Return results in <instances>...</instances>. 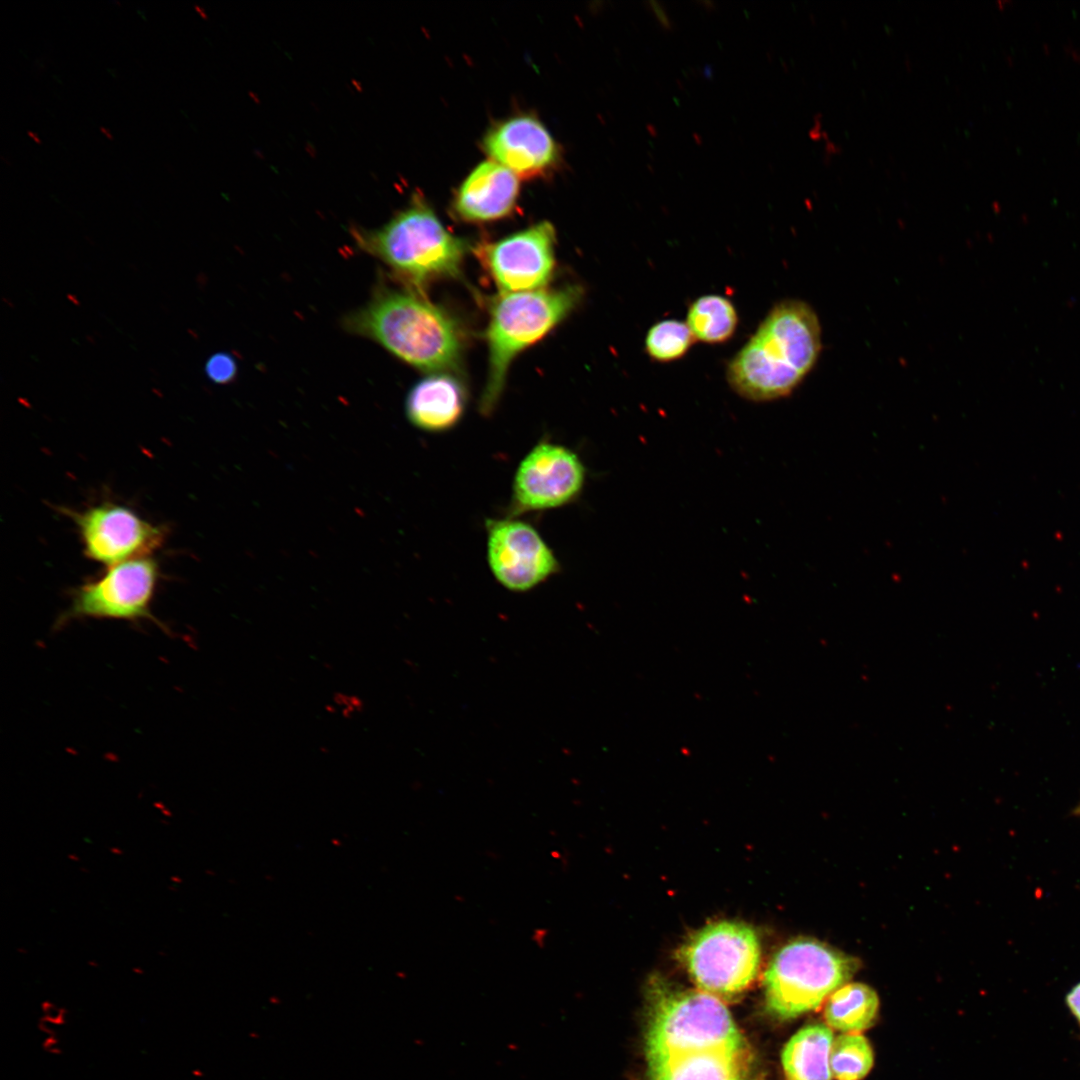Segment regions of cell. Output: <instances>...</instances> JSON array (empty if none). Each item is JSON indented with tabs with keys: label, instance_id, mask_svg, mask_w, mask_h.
Instances as JSON below:
<instances>
[{
	"label": "cell",
	"instance_id": "obj_17",
	"mask_svg": "<svg viewBox=\"0 0 1080 1080\" xmlns=\"http://www.w3.org/2000/svg\"><path fill=\"white\" fill-rule=\"evenodd\" d=\"M879 1008L877 993L863 983H847L826 1000V1023L844 1033H857L873 1025Z\"/></svg>",
	"mask_w": 1080,
	"mask_h": 1080
},
{
	"label": "cell",
	"instance_id": "obj_6",
	"mask_svg": "<svg viewBox=\"0 0 1080 1080\" xmlns=\"http://www.w3.org/2000/svg\"><path fill=\"white\" fill-rule=\"evenodd\" d=\"M858 968L856 958L824 942L794 939L777 951L765 971L766 1007L783 1020L814 1011Z\"/></svg>",
	"mask_w": 1080,
	"mask_h": 1080
},
{
	"label": "cell",
	"instance_id": "obj_28",
	"mask_svg": "<svg viewBox=\"0 0 1080 1080\" xmlns=\"http://www.w3.org/2000/svg\"><path fill=\"white\" fill-rule=\"evenodd\" d=\"M109 851L112 854H115V855H123V853H124L123 850L121 848H119V847H110Z\"/></svg>",
	"mask_w": 1080,
	"mask_h": 1080
},
{
	"label": "cell",
	"instance_id": "obj_30",
	"mask_svg": "<svg viewBox=\"0 0 1080 1080\" xmlns=\"http://www.w3.org/2000/svg\"><path fill=\"white\" fill-rule=\"evenodd\" d=\"M1073 815L1080 817V803L1074 808Z\"/></svg>",
	"mask_w": 1080,
	"mask_h": 1080
},
{
	"label": "cell",
	"instance_id": "obj_35",
	"mask_svg": "<svg viewBox=\"0 0 1080 1080\" xmlns=\"http://www.w3.org/2000/svg\"><path fill=\"white\" fill-rule=\"evenodd\" d=\"M88 964H89V965H94V966H98V964H97L96 962H94V961H89V962H88Z\"/></svg>",
	"mask_w": 1080,
	"mask_h": 1080
},
{
	"label": "cell",
	"instance_id": "obj_8",
	"mask_svg": "<svg viewBox=\"0 0 1080 1080\" xmlns=\"http://www.w3.org/2000/svg\"><path fill=\"white\" fill-rule=\"evenodd\" d=\"M158 563L151 557L125 561L108 568L70 593V604L55 622L63 628L83 619L120 620L139 624L155 623L169 629L152 613V603L159 582Z\"/></svg>",
	"mask_w": 1080,
	"mask_h": 1080
},
{
	"label": "cell",
	"instance_id": "obj_18",
	"mask_svg": "<svg viewBox=\"0 0 1080 1080\" xmlns=\"http://www.w3.org/2000/svg\"><path fill=\"white\" fill-rule=\"evenodd\" d=\"M686 323L696 340L719 344L733 336L738 313L728 298L717 294L703 295L690 304Z\"/></svg>",
	"mask_w": 1080,
	"mask_h": 1080
},
{
	"label": "cell",
	"instance_id": "obj_26",
	"mask_svg": "<svg viewBox=\"0 0 1080 1080\" xmlns=\"http://www.w3.org/2000/svg\"><path fill=\"white\" fill-rule=\"evenodd\" d=\"M100 132H101V133H102V134H103V135H104V136H105V137H106V138H107L108 140H113V139H114V138H113V135H112V134H111V133H110V132H109V131L107 130V128H105V127L101 126V127H100Z\"/></svg>",
	"mask_w": 1080,
	"mask_h": 1080
},
{
	"label": "cell",
	"instance_id": "obj_4",
	"mask_svg": "<svg viewBox=\"0 0 1080 1080\" xmlns=\"http://www.w3.org/2000/svg\"><path fill=\"white\" fill-rule=\"evenodd\" d=\"M353 234L360 248L420 292L432 281L458 276L466 253L465 242L417 195L380 228Z\"/></svg>",
	"mask_w": 1080,
	"mask_h": 1080
},
{
	"label": "cell",
	"instance_id": "obj_33",
	"mask_svg": "<svg viewBox=\"0 0 1080 1080\" xmlns=\"http://www.w3.org/2000/svg\"><path fill=\"white\" fill-rule=\"evenodd\" d=\"M1 159L3 160V162L6 163V165L11 166V163L9 162V159H6L4 156H2Z\"/></svg>",
	"mask_w": 1080,
	"mask_h": 1080
},
{
	"label": "cell",
	"instance_id": "obj_7",
	"mask_svg": "<svg viewBox=\"0 0 1080 1080\" xmlns=\"http://www.w3.org/2000/svg\"><path fill=\"white\" fill-rule=\"evenodd\" d=\"M678 955L698 989L723 1001L737 997L756 979L761 945L750 925L717 921L690 935Z\"/></svg>",
	"mask_w": 1080,
	"mask_h": 1080
},
{
	"label": "cell",
	"instance_id": "obj_2",
	"mask_svg": "<svg viewBox=\"0 0 1080 1080\" xmlns=\"http://www.w3.org/2000/svg\"><path fill=\"white\" fill-rule=\"evenodd\" d=\"M822 349L819 318L799 299L774 305L727 366V381L757 402L791 394L815 366Z\"/></svg>",
	"mask_w": 1080,
	"mask_h": 1080
},
{
	"label": "cell",
	"instance_id": "obj_27",
	"mask_svg": "<svg viewBox=\"0 0 1080 1080\" xmlns=\"http://www.w3.org/2000/svg\"><path fill=\"white\" fill-rule=\"evenodd\" d=\"M170 880H171V882H173V883H174L175 885L183 883V879H182V878H181L180 876H178V875H172V876L170 877Z\"/></svg>",
	"mask_w": 1080,
	"mask_h": 1080
},
{
	"label": "cell",
	"instance_id": "obj_25",
	"mask_svg": "<svg viewBox=\"0 0 1080 1080\" xmlns=\"http://www.w3.org/2000/svg\"><path fill=\"white\" fill-rule=\"evenodd\" d=\"M27 135H28V136H29V138H30V139H32V140H33V141H34L35 143H37V144H41V143H42V141H41L40 137H39V136H38V135H37V134H36V133H35L34 131L28 130V131H27Z\"/></svg>",
	"mask_w": 1080,
	"mask_h": 1080
},
{
	"label": "cell",
	"instance_id": "obj_31",
	"mask_svg": "<svg viewBox=\"0 0 1080 1080\" xmlns=\"http://www.w3.org/2000/svg\"><path fill=\"white\" fill-rule=\"evenodd\" d=\"M16 951L21 953V954H26L28 952V950L26 948H17Z\"/></svg>",
	"mask_w": 1080,
	"mask_h": 1080
},
{
	"label": "cell",
	"instance_id": "obj_12",
	"mask_svg": "<svg viewBox=\"0 0 1080 1080\" xmlns=\"http://www.w3.org/2000/svg\"><path fill=\"white\" fill-rule=\"evenodd\" d=\"M485 528L489 568L508 590H531L559 572L554 552L530 524L508 517L487 519Z\"/></svg>",
	"mask_w": 1080,
	"mask_h": 1080
},
{
	"label": "cell",
	"instance_id": "obj_19",
	"mask_svg": "<svg viewBox=\"0 0 1080 1080\" xmlns=\"http://www.w3.org/2000/svg\"><path fill=\"white\" fill-rule=\"evenodd\" d=\"M829 1062L836 1080H861L873 1066V1050L863 1035L844 1033L833 1040Z\"/></svg>",
	"mask_w": 1080,
	"mask_h": 1080
},
{
	"label": "cell",
	"instance_id": "obj_11",
	"mask_svg": "<svg viewBox=\"0 0 1080 1080\" xmlns=\"http://www.w3.org/2000/svg\"><path fill=\"white\" fill-rule=\"evenodd\" d=\"M554 227L542 221L476 248L481 264L502 293L540 290L555 269Z\"/></svg>",
	"mask_w": 1080,
	"mask_h": 1080
},
{
	"label": "cell",
	"instance_id": "obj_13",
	"mask_svg": "<svg viewBox=\"0 0 1080 1080\" xmlns=\"http://www.w3.org/2000/svg\"><path fill=\"white\" fill-rule=\"evenodd\" d=\"M483 147L492 161L517 177L545 174L559 158L558 146L547 128L528 115L511 117L491 128Z\"/></svg>",
	"mask_w": 1080,
	"mask_h": 1080
},
{
	"label": "cell",
	"instance_id": "obj_14",
	"mask_svg": "<svg viewBox=\"0 0 1080 1080\" xmlns=\"http://www.w3.org/2000/svg\"><path fill=\"white\" fill-rule=\"evenodd\" d=\"M518 177L504 166L485 161L458 188L453 209L467 222H490L509 215L519 196Z\"/></svg>",
	"mask_w": 1080,
	"mask_h": 1080
},
{
	"label": "cell",
	"instance_id": "obj_22",
	"mask_svg": "<svg viewBox=\"0 0 1080 1080\" xmlns=\"http://www.w3.org/2000/svg\"><path fill=\"white\" fill-rule=\"evenodd\" d=\"M364 708L365 702L359 695L337 691L332 695L327 711L337 713L345 719H350L362 713Z\"/></svg>",
	"mask_w": 1080,
	"mask_h": 1080
},
{
	"label": "cell",
	"instance_id": "obj_32",
	"mask_svg": "<svg viewBox=\"0 0 1080 1080\" xmlns=\"http://www.w3.org/2000/svg\"><path fill=\"white\" fill-rule=\"evenodd\" d=\"M168 890H170V891H172V892H177V891H178V889H177V886H176V885H171V886H168Z\"/></svg>",
	"mask_w": 1080,
	"mask_h": 1080
},
{
	"label": "cell",
	"instance_id": "obj_23",
	"mask_svg": "<svg viewBox=\"0 0 1080 1080\" xmlns=\"http://www.w3.org/2000/svg\"><path fill=\"white\" fill-rule=\"evenodd\" d=\"M1065 1002L1072 1015L1080 1023V982L1070 989L1065 997Z\"/></svg>",
	"mask_w": 1080,
	"mask_h": 1080
},
{
	"label": "cell",
	"instance_id": "obj_20",
	"mask_svg": "<svg viewBox=\"0 0 1080 1080\" xmlns=\"http://www.w3.org/2000/svg\"><path fill=\"white\" fill-rule=\"evenodd\" d=\"M694 338L687 323L675 319L655 323L645 338L648 356L657 362H672L682 358L693 345Z\"/></svg>",
	"mask_w": 1080,
	"mask_h": 1080
},
{
	"label": "cell",
	"instance_id": "obj_1",
	"mask_svg": "<svg viewBox=\"0 0 1080 1080\" xmlns=\"http://www.w3.org/2000/svg\"><path fill=\"white\" fill-rule=\"evenodd\" d=\"M649 1080H751L752 1048L724 1002L655 982L645 1035Z\"/></svg>",
	"mask_w": 1080,
	"mask_h": 1080
},
{
	"label": "cell",
	"instance_id": "obj_24",
	"mask_svg": "<svg viewBox=\"0 0 1080 1080\" xmlns=\"http://www.w3.org/2000/svg\"><path fill=\"white\" fill-rule=\"evenodd\" d=\"M648 5L650 6L653 13L657 17V20L659 21L661 26L664 29H668V30L671 29L672 28L671 21H670L669 17L667 16V14H666L664 8L662 7V5L659 2H656V1H649Z\"/></svg>",
	"mask_w": 1080,
	"mask_h": 1080
},
{
	"label": "cell",
	"instance_id": "obj_10",
	"mask_svg": "<svg viewBox=\"0 0 1080 1080\" xmlns=\"http://www.w3.org/2000/svg\"><path fill=\"white\" fill-rule=\"evenodd\" d=\"M67 513L78 528L86 557L104 565L149 557L166 538L165 528L146 521L129 507L113 502Z\"/></svg>",
	"mask_w": 1080,
	"mask_h": 1080
},
{
	"label": "cell",
	"instance_id": "obj_29",
	"mask_svg": "<svg viewBox=\"0 0 1080 1080\" xmlns=\"http://www.w3.org/2000/svg\"><path fill=\"white\" fill-rule=\"evenodd\" d=\"M67 857H68V859H70L72 861H79L80 860V857L78 855L74 854V853L68 854Z\"/></svg>",
	"mask_w": 1080,
	"mask_h": 1080
},
{
	"label": "cell",
	"instance_id": "obj_15",
	"mask_svg": "<svg viewBox=\"0 0 1080 1080\" xmlns=\"http://www.w3.org/2000/svg\"><path fill=\"white\" fill-rule=\"evenodd\" d=\"M467 391L456 376L434 373L409 391L405 410L411 424L426 432L440 433L455 427L464 415Z\"/></svg>",
	"mask_w": 1080,
	"mask_h": 1080
},
{
	"label": "cell",
	"instance_id": "obj_5",
	"mask_svg": "<svg viewBox=\"0 0 1080 1080\" xmlns=\"http://www.w3.org/2000/svg\"><path fill=\"white\" fill-rule=\"evenodd\" d=\"M583 289L568 285L557 289L502 293L490 306L486 330L488 374L480 410L489 415L504 389L514 358L563 321L581 302Z\"/></svg>",
	"mask_w": 1080,
	"mask_h": 1080
},
{
	"label": "cell",
	"instance_id": "obj_34",
	"mask_svg": "<svg viewBox=\"0 0 1080 1080\" xmlns=\"http://www.w3.org/2000/svg\"><path fill=\"white\" fill-rule=\"evenodd\" d=\"M80 871H82L83 873H89V869L84 867H80Z\"/></svg>",
	"mask_w": 1080,
	"mask_h": 1080
},
{
	"label": "cell",
	"instance_id": "obj_16",
	"mask_svg": "<svg viewBox=\"0 0 1080 1080\" xmlns=\"http://www.w3.org/2000/svg\"><path fill=\"white\" fill-rule=\"evenodd\" d=\"M833 1032L828 1025L815 1023L796 1032L785 1044L782 1067L786 1080H831L830 1050Z\"/></svg>",
	"mask_w": 1080,
	"mask_h": 1080
},
{
	"label": "cell",
	"instance_id": "obj_9",
	"mask_svg": "<svg viewBox=\"0 0 1080 1080\" xmlns=\"http://www.w3.org/2000/svg\"><path fill=\"white\" fill-rule=\"evenodd\" d=\"M578 455L557 443L541 441L521 460L512 484L509 517L559 508L576 500L585 482Z\"/></svg>",
	"mask_w": 1080,
	"mask_h": 1080
},
{
	"label": "cell",
	"instance_id": "obj_3",
	"mask_svg": "<svg viewBox=\"0 0 1080 1080\" xmlns=\"http://www.w3.org/2000/svg\"><path fill=\"white\" fill-rule=\"evenodd\" d=\"M345 327L425 372L453 371L462 360L464 335L459 323L422 292L379 289L368 304L346 318Z\"/></svg>",
	"mask_w": 1080,
	"mask_h": 1080
},
{
	"label": "cell",
	"instance_id": "obj_21",
	"mask_svg": "<svg viewBox=\"0 0 1080 1080\" xmlns=\"http://www.w3.org/2000/svg\"><path fill=\"white\" fill-rule=\"evenodd\" d=\"M206 376L216 384H227L233 380L237 373V364L231 354L217 352L211 355L205 363Z\"/></svg>",
	"mask_w": 1080,
	"mask_h": 1080
},
{
	"label": "cell",
	"instance_id": "obj_36",
	"mask_svg": "<svg viewBox=\"0 0 1080 1080\" xmlns=\"http://www.w3.org/2000/svg\"><path fill=\"white\" fill-rule=\"evenodd\" d=\"M161 822L163 823V825H166V826H167V825H170V823H169L168 821H165V820H161Z\"/></svg>",
	"mask_w": 1080,
	"mask_h": 1080
}]
</instances>
